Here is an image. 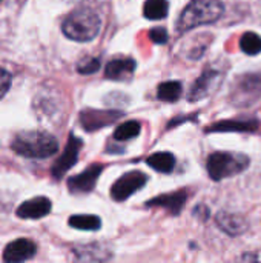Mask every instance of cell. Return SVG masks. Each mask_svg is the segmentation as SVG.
Returning <instances> with one entry per match:
<instances>
[{"instance_id": "6da1fadb", "label": "cell", "mask_w": 261, "mask_h": 263, "mask_svg": "<svg viewBox=\"0 0 261 263\" xmlns=\"http://www.w3.org/2000/svg\"><path fill=\"white\" fill-rule=\"evenodd\" d=\"M12 149L28 159H46L58 151L57 139L46 131H25L14 137Z\"/></svg>"}, {"instance_id": "7a4b0ae2", "label": "cell", "mask_w": 261, "mask_h": 263, "mask_svg": "<svg viewBox=\"0 0 261 263\" xmlns=\"http://www.w3.org/2000/svg\"><path fill=\"white\" fill-rule=\"evenodd\" d=\"M223 3L220 0H191L180 14L177 22L178 32L191 31L197 26L217 22L223 14Z\"/></svg>"}, {"instance_id": "3957f363", "label": "cell", "mask_w": 261, "mask_h": 263, "mask_svg": "<svg viewBox=\"0 0 261 263\" xmlns=\"http://www.w3.org/2000/svg\"><path fill=\"white\" fill-rule=\"evenodd\" d=\"M102 28V18L100 15L89 9V8H80L71 12L63 25V34L75 42H91L94 40Z\"/></svg>"}, {"instance_id": "277c9868", "label": "cell", "mask_w": 261, "mask_h": 263, "mask_svg": "<svg viewBox=\"0 0 261 263\" xmlns=\"http://www.w3.org/2000/svg\"><path fill=\"white\" fill-rule=\"evenodd\" d=\"M249 165V159L243 154L214 153L208 157V174L212 180L218 182L243 173Z\"/></svg>"}, {"instance_id": "5b68a950", "label": "cell", "mask_w": 261, "mask_h": 263, "mask_svg": "<svg viewBox=\"0 0 261 263\" xmlns=\"http://www.w3.org/2000/svg\"><path fill=\"white\" fill-rule=\"evenodd\" d=\"M261 97V76L258 74H248L238 80L232 91V102L238 106H249L254 105L255 100Z\"/></svg>"}, {"instance_id": "8992f818", "label": "cell", "mask_w": 261, "mask_h": 263, "mask_svg": "<svg viewBox=\"0 0 261 263\" xmlns=\"http://www.w3.org/2000/svg\"><path fill=\"white\" fill-rule=\"evenodd\" d=\"M148 182V176L142 171H131L123 174L111 186V197L117 202L129 199L134 193L142 190Z\"/></svg>"}, {"instance_id": "52a82bcc", "label": "cell", "mask_w": 261, "mask_h": 263, "mask_svg": "<svg viewBox=\"0 0 261 263\" xmlns=\"http://www.w3.org/2000/svg\"><path fill=\"white\" fill-rule=\"evenodd\" d=\"M82 146H83L82 140L78 137H75L74 134H71L63 154L57 159V162L52 166V177L54 179H62L77 163L78 153H80Z\"/></svg>"}, {"instance_id": "ba28073f", "label": "cell", "mask_w": 261, "mask_h": 263, "mask_svg": "<svg viewBox=\"0 0 261 263\" xmlns=\"http://www.w3.org/2000/svg\"><path fill=\"white\" fill-rule=\"evenodd\" d=\"M103 171V165L94 163L89 168H86L83 173L71 177L68 180V188L72 194H86L91 193Z\"/></svg>"}, {"instance_id": "9c48e42d", "label": "cell", "mask_w": 261, "mask_h": 263, "mask_svg": "<svg viewBox=\"0 0 261 263\" xmlns=\"http://www.w3.org/2000/svg\"><path fill=\"white\" fill-rule=\"evenodd\" d=\"M122 117L120 111H98V109H86L80 114V122L86 131H97L105 126L112 125L115 120Z\"/></svg>"}, {"instance_id": "30bf717a", "label": "cell", "mask_w": 261, "mask_h": 263, "mask_svg": "<svg viewBox=\"0 0 261 263\" xmlns=\"http://www.w3.org/2000/svg\"><path fill=\"white\" fill-rule=\"evenodd\" d=\"M37 251V247L32 240L29 239H17L14 242H11L9 245H6L5 251H3V260L9 263L15 262H25L28 259H31Z\"/></svg>"}, {"instance_id": "8fae6325", "label": "cell", "mask_w": 261, "mask_h": 263, "mask_svg": "<svg viewBox=\"0 0 261 263\" xmlns=\"http://www.w3.org/2000/svg\"><path fill=\"white\" fill-rule=\"evenodd\" d=\"M222 80V74L215 69H206L198 79L197 82L194 83V86L191 88V92H189V100H202L205 97H208L212 89L220 83Z\"/></svg>"}, {"instance_id": "7c38bea8", "label": "cell", "mask_w": 261, "mask_h": 263, "mask_svg": "<svg viewBox=\"0 0 261 263\" xmlns=\"http://www.w3.org/2000/svg\"><path fill=\"white\" fill-rule=\"evenodd\" d=\"M188 200V193L186 191H177V193H169L163 194L158 197H154L146 202V206H157V208H165L174 216H178L180 211L183 210L185 203Z\"/></svg>"}, {"instance_id": "4fadbf2b", "label": "cell", "mask_w": 261, "mask_h": 263, "mask_svg": "<svg viewBox=\"0 0 261 263\" xmlns=\"http://www.w3.org/2000/svg\"><path fill=\"white\" fill-rule=\"evenodd\" d=\"M52 205L48 197H34L22 203L17 208L15 214L20 219H42L49 214Z\"/></svg>"}, {"instance_id": "5bb4252c", "label": "cell", "mask_w": 261, "mask_h": 263, "mask_svg": "<svg viewBox=\"0 0 261 263\" xmlns=\"http://www.w3.org/2000/svg\"><path fill=\"white\" fill-rule=\"evenodd\" d=\"M135 66L137 63L132 59H115L106 65L105 76L109 80H117V82L128 80L132 77Z\"/></svg>"}, {"instance_id": "9a60e30c", "label": "cell", "mask_w": 261, "mask_h": 263, "mask_svg": "<svg viewBox=\"0 0 261 263\" xmlns=\"http://www.w3.org/2000/svg\"><path fill=\"white\" fill-rule=\"evenodd\" d=\"M215 222H217L218 228L222 231H225L226 234H229V236H240L248 228V223L242 216L226 213V211L218 213L217 217H215Z\"/></svg>"}, {"instance_id": "2e32d148", "label": "cell", "mask_w": 261, "mask_h": 263, "mask_svg": "<svg viewBox=\"0 0 261 263\" xmlns=\"http://www.w3.org/2000/svg\"><path fill=\"white\" fill-rule=\"evenodd\" d=\"M257 128V120H225L211 125L208 133H252Z\"/></svg>"}, {"instance_id": "e0dca14e", "label": "cell", "mask_w": 261, "mask_h": 263, "mask_svg": "<svg viewBox=\"0 0 261 263\" xmlns=\"http://www.w3.org/2000/svg\"><path fill=\"white\" fill-rule=\"evenodd\" d=\"M146 163L158 173L169 174L175 168V157H174V154L166 153V151L165 153H155L146 159Z\"/></svg>"}, {"instance_id": "ac0fdd59", "label": "cell", "mask_w": 261, "mask_h": 263, "mask_svg": "<svg viewBox=\"0 0 261 263\" xmlns=\"http://www.w3.org/2000/svg\"><path fill=\"white\" fill-rule=\"evenodd\" d=\"M69 227L75 228V230H82V231H97L102 227V220L97 216H91V214H77L69 217L68 220Z\"/></svg>"}, {"instance_id": "d6986e66", "label": "cell", "mask_w": 261, "mask_h": 263, "mask_svg": "<svg viewBox=\"0 0 261 263\" xmlns=\"http://www.w3.org/2000/svg\"><path fill=\"white\" fill-rule=\"evenodd\" d=\"M169 12L168 0H146L143 6V14L149 20H162Z\"/></svg>"}, {"instance_id": "ffe728a7", "label": "cell", "mask_w": 261, "mask_h": 263, "mask_svg": "<svg viewBox=\"0 0 261 263\" xmlns=\"http://www.w3.org/2000/svg\"><path fill=\"white\" fill-rule=\"evenodd\" d=\"M182 92H183L182 83L171 80V82H163L158 85L157 96L163 102H177L182 97Z\"/></svg>"}, {"instance_id": "44dd1931", "label": "cell", "mask_w": 261, "mask_h": 263, "mask_svg": "<svg viewBox=\"0 0 261 263\" xmlns=\"http://www.w3.org/2000/svg\"><path fill=\"white\" fill-rule=\"evenodd\" d=\"M142 131V125L135 120H129V122H125L122 123L115 133H114V140L117 142H125V140H131L134 137H137Z\"/></svg>"}, {"instance_id": "7402d4cb", "label": "cell", "mask_w": 261, "mask_h": 263, "mask_svg": "<svg viewBox=\"0 0 261 263\" xmlns=\"http://www.w3.org/2000/svg\"><path fill=\"white\" fill-rule=\"evenodd\" d=\"M240 48L248 55H257L261 52V37L255 32H245L240 40Z\"/></svg>"}, {"instance_id": "603a6c76", "label": "cell", "mask_w": 261, "mask_h": 263, "mask_svg": "<svg viewBox=\"0 0 261 263\" xmlns=\"http://www.w3.org/2000/svg\"><path fill=\"white\" fill-rule=\"evenodd\" d=\"M98 68H100V59L97 57H88L82 60L77 66L80 74H94L95 71H98Z\"/></svg>"}, {"instance_id": "cb8c5ba5", "label": "cell", "mask_w": 261, "mask_h": 263, "mask_svg": "<svg viewBox=\"0 0 261 263\" xmlns=\"http://www.w3.org/2000/svg\"><path fill=\"white\" fill-rule=\"evenodd\" d=\"M149 39L155 43V45H165L169 39L168 31L165 28H152L149 31Z\"/></svg>"}, {"instance_id": "d4e9b609", "label": "cell", "mask_w": 261, "mask_h": 263, "mask_svg": "<svg viewBox=\"0 0 261 263\" xmlns=\"http://www.w3.org/2000/svg\"><path fill=\"white\" fill-rule=\"evenodd\" d=\"M9 88H11V76L8 71L0 68V99L8 92Z\"/></svg>"}]
</instances>
